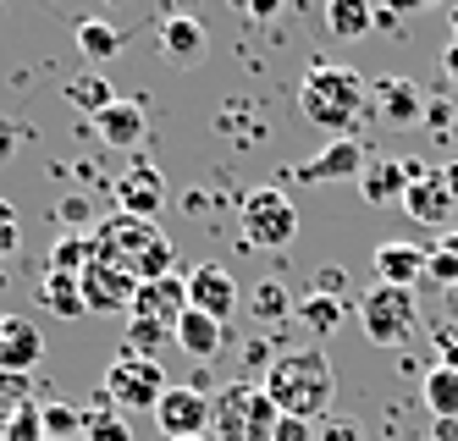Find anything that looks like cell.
<instances>
[{"mask_svg": "<svg viewBox=\"0 0 458 441\" xmlns=\"http://www.w3.org/2000/svg\"><path fill=\"white\" fill-rule=\"evenodd\" d=\"M266 397L276 403V414H287V420H320V414H332V397H337L332 359H326L315 343L282 348L271 359V369H266Z\"/></svg>", "mask_w": 458, "mask_h": 441, "instance_id": "6da1fadb", "label": "cell"}, {"mask_svg": "<svg viewBox=\"0 0 458 441\" xmlns=\"http://www.w3.org/2000/svg\"><path fill=\"white\" fill-rule=\"evenodd\" d=\"M89 243L100 259H111L116 270H127L139 287L144 282H160V276H172V237L160 232L155 221H139V216H100L89 226Z\"/></svg>", "mask_w": 458, "mask_h": 441, "instance_id": "7a4b0ae2", "label": "cell"}, {"mask_svg": "<svg viewBox=\"0 0 458 441\" xmlns=\"http://www.w3.org/2000/svg\"><path fill=\"white\" fill-rule=\"evenodd\" d=\"M370 106V83L353 72V66H337V61H315L304 83H299V111L304 122H315L320 132L332 139H353V122L365 116Z\"/></svg>", "mask_w": 458, "mask_h": 441, "instance_id": "3957f363", "label": "cell"}, {"mask_svg": "<svg viewBox=\"0 0 458 441\" xmlns=\"http://www.w3.org/2000/svg\"><path fill=\"white\" fill-rule=\"evenodd\" d=\"M182 310H188V287H182L177 270L160 276V282H144L133 293V310H127V348H133V353H155L160 343H177Z\"/></svg>", "mask_w": 458, "mask_h": 441, "instance_id": "277c9868", "label": "cell"}, {"mask_svg": "<svg viewBox=\"0 0 458 441\" xmlns=\"http://www.w3.org/2000/svg\"><path fill=\"white\" fill-rule=\"evenodd\" d=\"M276 403L266 397V386L254 381H233L210 397V425L216 441H271L276 436Z\"/></svg>", "mask_w": 458, "mask_h": 441, "instance_id": "5b68a950", "label": "cell"}, {"mask_svg": "<svg viewBox=\"0 0 458 441\" xmlns=\"http://www.w3.org/2000/svg\"><path fill=\"white\" fill-rule=\"evenodd\" d=\"M166 369H160V359H149V353H116L111 359V369H106V381H100V392L116 403V409H149L155 414V403L166 397Z\"/></svg>", "mask_w": 458, "mask_h": 441, "instance_id": "8992f818", "label": "cell"}, {"mask_svg": "<svg viewBox=\"0 0 458 441\" xmlns=\"http://www.w3.org/2000/svg\"><path fill=\"white\" fill-rule=\"evenodd\" d=\"M359 326H365V336L376 348H403L414 326H420V310H414V293L409 287H370L365 298H359Z\"/></svg>", "mask_w": 458, "mask_h": 441, "instance_id": "52a82bcc", "label": "cell"}, {"mask_svg": "<svg viewBox=\"0 0 458 441\" xmlns=\"http://www.w3.org/2000/svg\"><path fill=\"white\" fill-rule=\"evenodd\" d=\"M238 221H243V237L254 249H287L299 237V210H293V199L282 188H254L243 199Z\"/></svg>", "mask_w": 458, "mask_h": 441, "instance_id": "ba28073f", "label": "cell"}, {"mask_svg": "<svg viewBox=\"0 0 458 441\" xmlns=\"http://www.w3.org/2000/svg\"><path fill=\"white\" fill-rule=\"evenodd\" d=\"M210 397L216 392H199V386H166V397L155 403V425L166 441H182V436H205L210 425Z\"/></svg>", "mask_w": 458, "mask_h": 441, "instance_id": "9c48e42d", "label": "cell"}, {"mask_svg": "<svg viewBox=\"0 0 458 441\" xmlns=\"http://www.w3.org/2000/svg\"><path fill=\"white\" fill-rule=\"evenodd\" d=\"M365 165H370V155H365V144L359 139H326V149H315L304 165H293V172H282V177H293V182H343V177H365Z\"/></svg>", "mask_w": 458, "mask_h": 441, "instance_id": "30bf717a", "label": "cell"}, {"mask_svg": "<svg viewBox=\"0 0 458 441\" xmlns=\"http://www.w3.org/2000/svg\"><path fill=\"white\" fill-rule=\"evenodd\" d=\"M160 205H166V177H160L155 160L139 155V160L116 177V210H122V216H139V221H155Z\"/></svg>", "mask_w": 458, "mask_h": 441, "instance_id": "8fae6325", "label": "cell"}, {"mask_svg": "<svg viewBox=\"0 0 458 441\" xmlns=\"http://www.w3.org/2000/svg\"><path fill=\"white\" fill-rule=\"evenodd\" d=\"M78 287H83V303H89V315H111V310H133V293H139V282L127 276V270H116L111 259H100L94 254L89 259V270L78 276Z\"/></svg>", "mask_w": 458, "mask_h": 441, "instance_id": "7c38bea8", "label": "cell"}, {"mask_svg": "<svg viewBox=\"0 0 458 441\" xmlns=\"http://www.w3.org/2000/svg\"><path fill=\"white\" fill-rule=\"evenodd\" d=\"M182 287H188V310H199L210 320H226L238 310V282L226 276V265H193Z\"/></svg>", "mask_w": 458, "mask_h": 441, "instance_id": "4fadbf2b", "label": "cell"}, {"mask_svg": "<svg viewBox=\"0 0 458 441\" xmlns=\"http://www.w3.org/2000/svg\"><path fill=\"white\" fill-rule=\"evenodd\" d=\"M45 353V336L34 320L22 315H0V376H28Z\"/></svg>", "mask_w": 458, "mask_h": 441, "instance_id": "5bb4252c", "label": "cell"}, {"mask_svg": "<svg viewBox=\"0 0 458 441\" xmlns=\"http://www.w3.org/2000/svg\"><path fill=\"white\" fill-rule=\"evenodd\" d=\"M403 210H409L414 221H425V226H447V221H453V210H458V199L447 193L442 172H431V177L409 182V193H403Z\"/></svg>", "mask_w": 458, "mask_h": 441, "instance_id": "9a60e30c", "label": "cell"}, {"mask_svg": "<svg viewBox=\"0 0 458 441\" xmlns=\"http://www.w3.org/2000/svg\"><path fill=\"white\" fill-rule=\"evenodd\" d=\"M89 127L100 132L111 149H139V144H144V106H139V99H116V106L100 111Z\"/></svg>", "mask_w": 458, "mask_h": 441, "instance_id": "2e32d148", "label": "cell"}, {"mask_svg": "<svg viewBox=\"0 0 458 441\" xmlns=\"http://www.w3.org/2000/svg\"><path fill=\"white\" fill-rule=\"evenodd\" d=\"M376 111L392 122V127H409L425 116V94L414 78H376Z\"/></svg>", "mask_w": 458, "mask_h": 441, "instance_id": "e0dca14e", "label": "cell"}, {"mask_svg": "<svg viewBox=\"0 0 458 441\" xmlns=\"http://www.w3.org/2000/svg\"><path fill=\"white\" fill-rule=\"evenodd\" d=\"M370 265H376L381 287H414L425 276V249L420 243H381Z\"/></svg>", "mask_w": 458, "mask_h": 441, "instance_id": "ac0fdd59", "label": "cell"}, {"mask_svg": "<svg viewBox=\"0 0 458 441\" xmlns=\"http://www.w3.org/2000/svg\"><path fill=\"white\" fill-rule=\"evenodd\" d=\"M221 343H226L221 320H210V315H199V310H182V320H177V348H182L193 364L216 359V353H221Z\"/></svg>", "mask_w": 458, "mask_h": 441, "instance_id": "d6986e66", "label": "cell"}, {"mask_svg": "<svg viewBox=\"0 0 458 441\" xmlns=\"http://www.w3.org/2000/svg\"><path fill=\"white\" fill-rule=\"evenodd\" d=\"M160 45H166L172 61H205V22L199 17H182V12H166V22H160Z\"/></svg>", "mask_w": 458, "mask_h": 441, "instance_id": "ffe728a7", "label": "cell"}, {"mask_svg": "<svg viewBox=\"0 0 458 441\" xmlns=\"http://www.w3.org/2000/svg\"><path fill=\"white\" fill-rule=\"evenodd\" d=\"M359 193H365L370 205H403V193H409L403 160H370L365 177H359Z\"/></svg>", "mask_w": 458, "mask_h": 441, "instance_id": "44dd1931", "label": "cell"}, {"mask_svg": "<svg viewBox=\"0 0 458 441\" xmlns=\"http://www.w3.org/2000/svg\"><path fill=\"white\" fill-rule=\"evenodd\" d=\"M89 259H94L89 232H61L55 243H50V259H45V270H50V276H83V270H89Z\"/></svg>", "mask_w": 458, "mask_h": 441, "instance_id": "7402d4cb", "label": "cell"}, {"mask_svg": "<svg viewBox=\"0 0 458 441\" xmlns=\"http://www.w3.org/2000/svg\"><path fill=\"white\" fill-rule=\"evenodd\" d=\"M343 315H348V303L343 298H326V293H310L304 303H293V320H299L310 336H332L343 326Z\"/></svg>", "mask_w": 458, "mask_h": 441, "instance_id": "603a6c76", "label": "cell"}, {"mask_svg": "<svg viewBox=\"0 0 458 441\" xmlns=\"http://www.w3.org/2000/svg\"><path fill=\"white\" fill-rule=\"evenodd\" d=\"M83 441H133L127 420L116 414V403L106 392H94V403L83 409Z\"/></svg>", "mask_w": 458, "mask_h": 441, "instance_id": "cb8c5ba5", "label": "cell"}, {"mask_svg": "<svg viewBox=\"0 0 458 441\" xmlns=\"http://www.w3.org/2000/svg\"><path fill=\"white\" fill-rule=\"evenodd\" d=\"M39 303H45L50 315H61V320H78V315H89L78 276H50V270H45V282H39Z\"/></svg>", "mask_w": 458, "mask_h": 441, "instance_id": "d4e9b609", "label": "cell"}, {"mask_svg": "<svg viewBox=\"0 0 458 441\" xmlns=\"http://www.w3.org/2000/svg\"><path fill=\"white\" fill-rule=\"evenodd\" d=\"M326 28H332V39H359V33L376 28V6L370 0H332L326 6Z\"/></svg>", "mask_w": 458, "mask_h": 441, "instance_id": "484cf974", "label": "cell"}, {"mask_svg": "<svg viewBox=\"0 0 458 441\" xmlns=\"http://www.w3.org/2000/svg\"><path fill=\"white\" fill-rule=\"evenodd\" d=\"M425 409H431V420H458V369H442L431 364L425 369Z\"/></svg>", "mask_w": 458, "mask_h": 441, "instance_id": "4316f807", "label": "cell"}, {"mask_svg": "<svg viewBox=\"0 0 458 441\" xmlns=\"http://www.w3.org/2000/svg\"><path fill=\"white\" fill-rule=\"evenodd\" d=\"M67 99H72V106L94 122V116H100V111H111L116 106V94H111V83L100 78V72H78L72 83H67Z\"/></svg>", "mask_w": 458, "mask_h": 441, "instance_id": "83f0119b", "label": "cell"}, {"mask_svg": "<svg viewBox=\"0 0 458 441\" xmlns=\"http://www.w3.org/2000/svg\"><path fill=\"white\" fill-rule=\"evenodd\" d=\"M78 50H83L89 61H111V55L122 50V33H116L106 17H83V22H78Z\"/></svg>", "mask_w": 458, "mask_h": 441, "instance_id": "f1b7e54d", "label": "cell"}, {"mask_svg": "<svg viewBox=\"0 0 458 441\" xmlns=\"http://www.w3.org/2000/svg\"><path fill=\"white\" fill-rule=\"evenodd\" d=\"M45 441H83V409L45 403Z\"/></svg>", "mask_w": 458, "mask_h": 441, "instance_id": "f546056e", "label": "cell"}, {"mask_svg": "<svg viewBox=\"0 0 458 441\" xmlns=\"http://www.w3.org/2000/svg\"><path fill=\"white\" fill-rule=\"evenodd\" d=\"M249 310H254L259 320H282V315L293 310V298H287V287H282V282H259V287L249 293Z\"/></svg>", "mask_w": 458, "mask_h": 441, "instance_id": "4dcf8cb0", "label": "cell"}, {"mask_svg": "<svg viewBox=\"0 0 458 441\" xmlns=\"http://www.w3.org/2000/svg\"><path fill=\"white\" fill-rule=\"evenodd\" d=\"M6 441H45V403H22V409H12V436Z\"/></svg>", "mask_w": 458, "mask_h": 441, "instance_id": "1f68e13d", "label": "cell"}, {"mask_svg": "<svg viewBox=\"0 0 458 441\" xmlns=\"http://www.w3.org/2000/svg\"><path fill=\"white\" fill-rule=\"evenodd\" d=\"M431 348H437V364L442 369H458V320L431 326Z\"/></svg>", "mask_w": 458, "mask_h": 441, "instance_id": "d6a6232c", "label": "cell"}, {"mask_svg": "<svg viewBox=\"0 0 458 441\" xmlns=\"http://www.w3.org/2000/svg\"><path fill=\"white\" fill-rule=\"evenodd\" d=\"M425 276H431L437 287H458V259L447 249H425Z\"/></svg>", "mask_w": 458, "mask_h": 441, "instance_id": "836d02e7", "label": "cell"}, {"mask_svg": "<svg viewBox=\"0 0 458 441\" xmlns=\"http://www.w3.org/2000/svg\"><path fill=\"white\" fill-rule=\"evenodd\" d=\"M17 243H22V221H17V210L0 199V259L6 254H17Z\"/></svg>", "mask_w": 458, "mask_h": 441, "instance_id": "e575fe53", "label": "cell"}, {"mask_svg": "<svg viewBox=\"0 0 458 441\" xmlns=\"http://www.w3.org/2000/svg\"><path fill=\"white\" fill-rule=\"evenodd\" d=\"M22 403H34L28 397V376H0V409H22Z\"/></svg>", "mask_w": 458, "mask_h": 441, "instance_id": "d590c367", "label": "cell"}, {"mask_svg": "<svg viewBox=\"0 0 458 441\" xmlns=\"http://www.w3.org/2000/svg\"><path fill=\"white\" fill-rule=\"evenodd\" d=\"M425 122H431L437 132H453V127H458V111H453V99H425Z\"/></svg>", "mask_w": 458, "mask_h": 441, "instance_id": "8d00e7d4", "label": "cell"}, {"mask_svg": "<svg viewBox=\"0 0 458 441\" xmlns=\"http://www.w3.org/2000/svg\"><path fill=\"white\" fill-rule=\"evenodd\" d=\"M320 441H365V430H359L353 420H326V430H320Z\"/></svg>", "mask_w": 458, "mask_h": 441, "instance_id": "74e56055", "label": "cell"}, {"mask_svg": "<svg viewBox=\"0 0 458 441\" xmlns=\"http://www.w3.org/2000/svg\"><path fill=\"white\" fill-rule=\"evenodd\" d=\"M271 441H310V420H287V414H282Z\"/></svg>", "mask_w": 458, "mask_h": 441, "instance_id": "f35d334b", "label": "cell"}, {"mask_svg": "<svg viewBox=\"0 0 458 441\" xmlns=\"http://www.w3.org/2000/svg\"><path fill=\"white\" fill-rule=\"evenodd\" d=\"M61 221H67V226H83V221H89V199H67V205H61Z\"/></svg>", "mask_w": 458, "mask_h": 441, "instance_id": "ab89813d", "label": "cell"}, {"mask_svg": "<svg viewBox=\"0 0 458 441\" xmlns=\"http://www.w3.org/2000/svg\"><path fill=\"white\" fill-rule=\"evenodd\" d=\"M442 78H447V89H458V39L442 50Z\"/></svg>", "mask_w": 458, "mask_h": 441, "instance_id": "60d3db41", "label": "cell"}, {"mask_svg": "<svg viewBox=\"0 0 458 441\" xmlns=\"http://www.w3.org/2000/svg\"><path fill=\"white\" fill-rule=\"evenodd\" d=\"M12 149H17V127L0 122V160H12Z\"/></svg>", "mask_w": 458, "mask_h": 441, "instance_id": "b9f144b4", "label": "cell"}, {"mask_svg": "<svg viewBox=\"0 0 458 441\" xmlns=\"http://www.w3.org/2000/svg\"><path fill=\"white\" fill-rule=\"evenodd\" d=\"M398 17H403L398 6H376V28H386V33H392V28H398Z\"/></svg>", "mask_w": 458, "mask_h": 441, "instance_id": "7bdbcfd3", "label": "cell"}, {"mask_svg": "<svg viewBox=\"0 0 458 441\" xmlns=\"http://www.w3.org/2000/svg\"><path fill=\"white\" fill-rule=\"evenodd\" d=\"M437 441H458V420H437Z\"/></svg>", "mask_w": 458, "mask_h": 441, "instance_id": "ee69618b", "label": "cell"}, {"mask_svg": "<svg viewBox=\"0 0 458 441\" xmlns=\"http://www.w3.org/2000/svg\"><path fill=\"white\" fill-rule=\"evenodd\" d=\"M442 182H447V193L458 199V160H447V172H442Z\"/></svg>", "mask_w": 458, "mask_h": 441, "instance_id": "f6af8a7d", "label": "cell"}, {"mask_svg": "<svg viewBox=\"0 0 458 441\" xmlns=\"http://www.w3.org/2000/svg\"><path fill=\"white\" fill-rule=\"evenodd\" d=\"M437 249H447V254L458 259V232H442V243H437Z\"/></svg>", "mask_w": 458, "mask_h": 441, "instance_id": "bcb514c9", "label": "cell"}, {"mask_svg": "<svg viewBox=\"0 0 458 441\" xmlns=\"http://www.w3.org/2000/svg\"><path fill=\"white\" fill-rule=\"evenodd\" d=\"M12 436V409H0V441Z\"/></svg>", "mask_w": 458, "mask_h": 441, "instance_id": "7dc6e473", "label": "cell"}, {"mask_svg": "<svg viewBox=\"0 0 458 441\" xmlns=\"http://www.w3.org/2000/svg\"><path fill=\"white\" fill-rule=\"evenodd\" d=\"M447 303H453V315H458V287H447Z\"/></svg>", "mask_w": 458, "mask_h": 441, "instance_id": "c3c4849f", "label": "cell"}, {"mask_svg": "<svg viewBox=\"0 0 458 441\" xmlns=\"http://www.w3.org/2000/svg\"><path fill=\"white\" fill-rule=\"evenodd\" d=\"M453 39H458V6H453Z\"/></svg>", "mask_w": 458, "mask_h": 441, "instance_id": "681fc988", "label": "cell"}, {"mask_svg": "<svg viewBox=\"0 0 458 441\" xmlns=\"http://www.w3.org/2000/svg\"><path fill=\"white\" fill-rule=\"evenodd\" d=\"M182 441H199V436H182Z\"/></svg>", "mask_w": 458, "mask_h": 441, "instance_id": "f907efd6", "label": "cell"}]
</instances>
